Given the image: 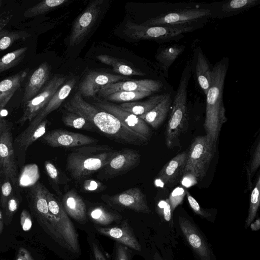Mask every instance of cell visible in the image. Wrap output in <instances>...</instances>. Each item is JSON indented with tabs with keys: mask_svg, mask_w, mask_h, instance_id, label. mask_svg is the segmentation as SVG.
Listing matches in <instances>:
<instances>
[{
	"mask_svg": "<svg viewBox=\"0 0 260 260\" xmlns=\"http://www.w3.org/2000/svg\"><path fill=\"white\" fill-rule=\"evenodd\" d=\"M68 112L77 114L107 137L122 144L142 145L149 140L130 129L110 113L86 102L79 91L64 105Z\"/></svg>",
	"mask_w": 260,
	"mask_h": 260,
	"instance_id": "6da1fadb",
	"label": "cell"
},
{
	"mask_svg": "<svg viewBox=\"0 0 260 260\" xmlns=\"http://www.w3.org/2000/svg\"><path fill=\"white\" fill-rule=\"evenodd\" d=\"M228 64V58L224 57L213 67L210 86L206 94V117L204 126L206 135L215 145L222 126L227 121L223 93Z\"/></svg>",
	"mask_w": 260,
	"mask_h": 260,
	"instance_id": "7a4b0ae2",
	"label": "cell"
},
{
	"mask_svg": "<svg viewBox=\"0 0 260 260\" xmlns=\"http://www.w3.org/2000/svg\"><path fill=\"white\" fill-rule=\"evenodd\" d=\"M118 151L108 145L72 148L67 158L66 170L75 180H81L104 169Z\"/></svg>",
	"mask_w": 260,
	"mask_h": 260,
	"instance_id": "3957f363",
	"label": "cell"
},
{
	"mask_svg": "<svg viewBox=\"0 0 260 260\" xmlns=\"http://www.w3.org/2000/svg\"><path fill=\"white\" fill-rule=\"evenodd\" d=\"M191 76V68L187 62L180 80L171 105V111L165 130V143L169 148L180 145L179 138L188 128L187 112V88Z\"/></svg>",
	"mask_w": 260,
	"mask_h": 260,
	"instance_id": "277c9868",
	"label": "cell"
},
{
	"mask_svg": "<svg viewBox=\"0 0 260 260\" xmlns=\"http://www.w3.org/2000/svg\"><path fill=\"white\" fill-rule=\"evenodd\" d=\"M199 25H157L148 26L127 21L124 27V34L134 40H148L166 43L177 40L184 35L192 32Z\"/></svg>",
	"mask_w": 260,
	"mask_h": 260,
	"instance_id": "5b68a950",
	"label": "cell"
},
{
	"mask_svg": "<svg viewBox=\"0 0 260 260\" xmlns=\"http://www.w3.org/2000/svg\"><path fill=\"white\" fill-rule=\"evenodd\" d=\"M46 188L39 182L30 186L26 194L29 206L38 218L45 225L52 238L66 249L59 220L49 210L46 198Z\"/></svg>",
	"mask_w": 260,
	"mask_h": 260,
	"instance_id": "8992f818",
	"label": "cell"
},
{
	"mask_svg": "<svg viewBox=\"0 0 260 260\" xmlns=\"http://www.w3.org/2000/svg\"><path fill=\"white\" fill-rule=\"evenodd\" d=\"M216 145L206 136L196 137L187 152L184 173H190L198 180L206 175L213 158Z\"/></svg>",
	"mask_w": 260,
	"mask_h": 260,
	"instance_id": "52a82bcc",
	"label": "cell"
},
{
	"mask_svg": "<svg viewBox=\"0 0 260 260\" xmlns=\"http://www.w3.org/2000/svg\"><path fill=\"white\" fill-rule=\"evenodd\" d=\"M209 9L195 8L175 10L151 18L142 24L157 25H200L211 15Z\"/></svg>",
	"mask_w": 260,
	"mask_h": 260,
	"instance_id": "ba28073f",
	"label": "cell"
},
{
	"mask_svg": "<svg viewBox=\"0 0 260 260\" xmlns=\"http://www.w3.org/2000/svg\"><path fill=\"white\" fill-rule=\"evenodd\" d=\"M66 77L55 75L40 93L23 105L22 116L16 121L20 126L28 121L30 122L46 106L57 90L64 83Z\"/></svg>",
	"mask_w": 260,
	"mask_h": 260,
	"instance_id": "9c48e42d",
	"label": "cell"
},
{
	"mask_svg": "<svg viewBox=\"0 0 260 260\" xmlns=\"http://www.w3.org/2000/svg\"><path fill=\"white\" fill-rule=\"evenodd\" d=\"M46 198L50 212L59 220L67 249L72 252H79L78 235L62 204L47 189L46 190Z\"/></svg>",
	"mask_w": 260,
	"mask_h": 260,
	"instance_id": "30bf717a",
	"label": "cell"
},
{
	"mask_svg": "<svg viewBox=\"0 0 260 260\" xmlns=\"http://www.w3.org/2000/svg\"><path fill=\"white\" fill-rule=\"evenodd\" d=\"M103 2V0L91 2L76 19L69 37L71 46L81 43L89 32L101 12Z\"/></svg>",
	"mask_w": 260,
	"mask_h": 260,
	"instance_id": "8fae6325",
	"label": "cell"
},
{
	"mask_svg": "<svg viewBox=\"0 0 260 260\" xmlns=\"http://www.w3.org/2000/svg\"><path fill=\"white\" fill-rule=\"evenodd\" d=\"M12 126L0 135V163L10 178L15 193L21 197L18 188V166L13 148Z\"/></svg>",
	"mask_w": 260,
	"mask_h": 260,
	"instance_id": "7c38bea8",
	"label": "cell"
},
{
	"mask_svg": "<svg viewBox=\"0 0 260 260\" xmlns=\"http://www.w3.org/2000/svg\"><path fill=\"white\" fill-rule=\"evenodd\" d=\"M95 105L100 109L114 115L130 129L149 140L151 129L148 125L139 116L123 110L119 105L106 101H98Z\"/></svg>",
	"mask_w": 260,
	"mask_h": 260,
	"instance_id": "4fadbf2b",
	"label": "cell"
},
{
	"mask_svg": "<svg viewBox=\"0 0 260 260\" xmlns=\"http://www.w3.org/2000/svg\"><path fill=\"white\" fill-rule=\"evenodd\" d=\"M42 140L52 147L74 148L95 144L97 139L88 136L63 129H54L45 133Z\"/></svg>",
	"mask_w": 260,
	"mask_h": 260,
	"instance_id": "5bb4252c",
	"label": "cell"
},
{
	"mask_svg": "<svg viewBox=\"0 0 260 260\" xmlns=\"http://www.w3.org/2000/svg\"><path fill=\"white\" fill-rule=\"evenodd\" d=\"M178 223L188 243L201 260H211V249L194 224L184 217L179 216Z\"/></svg>",
	"mask_w": 260,
	"mask_h": 260,
	"instance_id": "9a60e30c",
	"label": "cell"
},
{
	"mask_svg": "<svg viewBox=\"0 0 260 260\" xmlns=\"http://www.w3.org/2000/svg\"><path fill=\"white\" fill-rule=\"evenodd\" d=\"M187 152L180 153L168 161L159 172L155 180L158 187H171L180 180L185 167Z\"/></svg>",
	"mask_w": 260,
	"mask_h": 260,
	"instance_id": "2e32d148",
	"label": "cell"
},
{
	"mask_svg": "<svg viewBox=\"0 0 260 260\" xmlns=\"http://www.w3.org/2000/svg\"><path fill=\"white\" fill-rule=\"evenodd\" d=\"M127 79L120 75L109 73L91 72L87 74L80 83L79 91L82 96L93 97L107 85Z\"/></svg>",
	"mask_w": 260,
	"mask_h": 260,
	"instance_id": "e0dca14e",
	"label": "cell"
},
{
	"mask_svg": "<svg viewBox=\"0 0 260 260\" xmlns=\"http://www.w3.org/2000/svg\"><path fill=\"white\" fill-rule=\"evenodd\" d=\"M47 124V120L45 118L34 129L24 130L13 140V148L18 167L24 165L28 147L46 133Z\"/></svg>",
	"mask_w": 260,
	"mask_h": 260,
	"instance_id": "ac0fdd59",
	"label": "cell"
},
{
	"mask_svg": "<svg viewBox=\"0 0 260 260\" xmlns=\"http://www.w3.org/2000/svg\"><path fill=\"white\" fill-rule=\"evenodd\" d=\"M162 86L160 81L151 79L120 81L107 85L99 93L104 98L120 91H147L153 93L161 90Z\"/></svg>",
	"mask_w": 260,
	"mask_h": 260,
	"instance_id": "d6986e66",
	"label": "cell"
},
{
	"mask_svg": "<svg viewBox=\"0 0 260 260\" xmlns=\"http://www.w3.org/2000/svg\"><path fill=\"white\" fill-rule=\"evenodd\" d=\"M109 202L137 212L149 213L150 211L145 196L137 187L131 188L118 194L109 196Z\"/></svg>",
	"mask_w": 260,
	"mask_h": 260,
	"instance_id": "ffe728a7",
	"label": "cell"
},
{
	"mask_svg": "<svg viewBox=\"0 0 260 260\" xmlns=\"http://www.w3.org/2000/svg\"><path fill=\"white\" fill-rule=\"evenodd\" d=\"M76 83V79L72 78L64 83L55 93L46 106L30 122L26 131H31L37 127L48 114L57 109L68 97Z\"/></svg>",
	"mask_w": 260,
	"mask_h": 260,
	"instance_id": "44dd1931",
	"label": "cell"
},
{
	"mask_svg": "<svg viewBox=\"0 0 260 260\" xmlns=\"http://www.w3.org/2000/svg\"><path fill=\"white\" fill-rule=\"evenodd\" d=\"M98 232L135 250L141 251V246L136 238L127 221L124 220L119 226L96 228Z\"/></svg>",
	"mask_w": 260,
	"mask_h": 260,
	"instance_id": "7402d4cb",
	"label": "cell"
},
{
	"mask_svg": "<svg viewBox=\"0 0 260 260\" xmlns=\"http://www.w3.org/2000/svg\"><path fill=\"white\" fill-rule=\"evenodd\" d=\"M140 160V155L137 151L129 149H123L118 151L104 169L108 173L116 174L132 168Z\"/></svg>",
	"mask_w": 260,
	"mask_h": 260,
	"instance_id": "603a6c76",
	"label": "cell"
},
{
	"mask_svg": "<svg viewBox=\"0 0 260 260\" xmlns=\"http://www.w3.org/2000/svg\"><path fill=\"white\" fill-rule=\"evenodd\" d=\"M50 72L48 64L43 62L34 72L25 87L22 103L24 105L34 98L47 80Z\"/></svg>",
	"mask_w": 260,
	"mask_h": 260,
	"instance_id": "cb8c5ba5",
	"label": "cell"
},
{
	"mask_svg": "<svg viewBox=\"0 0 260 260\" xmlns=\"http://www.w3.org/2000/svg\"><path fill=\"white\" fill-rule=\"evenodd\" d=\"M195 74L199 86L206 95L211 82L212 71L209 62L200 47L194 49Z\"/></svg>",
	"mask_w": 260,
	"mask_h": 260,
	"instance_id": "d4e9b609",
	"label": "cell"
},
{
	"mask_svg": "<svg viewBox=\"0 0 260 260\" xmlns=\"http://www.w3.org/2000/svg\"><path fill=\"white\" fill-rule=\"evenodd\" d=\"M62 205L66 213L75 220L84 222L86 220V206L76 190L67 192L62 197Z\"/></svg>",
	"mask_w": 260,
	"mask_h": 260,
	"instance_id": "484cf974",
	"label": "cell"
},
{
	"mask_svg": "<svg viewBox=\"0 0 260 260\" xmlns=\"http://www.w3.org/2000/svg\"><path fill=\"white\" fill-rule=\"evenodd\" d=\"M171 93H166L165 98L152 110L139 116L152 128H158L166 119L172 103Z\"/></svg>",
	"mask_w": 260,
	"mask_h": 260,
	"instance_id": "4316f807",
	"label": "cell"
},
{
	"mask_svg": "<svg viewBox=\"0 0 260 260\" xmlns=\"http://www.w3.org/2000/svg\"><path fill=\"white\" fill-rule=\"evenodd\" d=\"M185 47L182 44H171L162 48L155 55L165 76L168 77V71L176 59L183 53Z\"/></svg>",
	"mask_w": 260,
	"mask_h": 260,
	"instance_id": "83f0119b",
	"label": "cell"
},
{
	"mask_svg": "<svg viewBox=\"0 0 260 260\" xmlns=\"http://www.w3.org/2000/svg\"><path fill=\"white\" fill-rule=\"evenodd\" d=\"M166 94V93L156 94L142 102L123 103L119 106L126 111L140 116L152 110L165 98Z\"/></svg>",
	"mask_w": 260,
	"mask_h": 260,
	"instance_id": "f1b7e54d",
	"label": "cell"
},
{
	"mask_svg": "<svg viewBox=\"0 0 260 260\" xmlns=\"http://www.w3.org/2000/svg\"><path fill=\"white\" fill-rule=\"evenodd\" d=\"M96 58L103 63L110 66L113 71L122 76H144L145 73L132 67L121 59L109 55H99Z\"/></svg>",
	"mask_w": 260,
	"mask_h": 260,
	"instance_id": "f546056e",
	"label": "cell"
},
{
	"mask_svg": "<svg viewBox=\"0 0 260 260\" xmlns=\"http://www.w3.org/2000/svg\"><path fill=\"white\" fill-rule=\"evenodd\" d=\"M69 2L68 0H44L27 9L23 13L26 18H33L48 13Z\"/></svg>",
	"mask_w": 260,
	"mask_h": 260,
	"instance_id": "4dcf8cb0",
	"label": "cell"
},
{
	"mask_svg": "<svg viewBox=\"0 0 260 260\" xmlns=\"http://www.w3.org/2000/svg\"><path fill=\"white\" fill-rule=\"evenodd\" d=\"M259 0H232L222 5L221 13L223 17L235 15L259 4Z\"/></svg>",
	"mask_w": 260,
	"mask_h": 260,
	"instance_id": "1f68e13d",
	"label": "cell"
},
{
	"mask_svg": "<svg viewBox=\"0 0 260 260\" xmlns=\"http://www.w3.org/2000/svg\"><path fill=\"white\" fill-rule=\"evenodd\" d=\"M26 75L27 72L25 71H21L2 80L0 81V91L12 96Z\"/></svg>",
	"mask_w": 260,
	"mask_h": 260,
	"instance_id": "d6a6232c",
	"label": "cell"
},
{
	"mask_svg": "<svg viewBox=\"0 0 260 260\" xmlns=\"http://www.w3.org/2000/svg\"><path fill=\"white\" fill-rule=\"evenodd\" d=\"M152 92L147 91H120L106 96L108 100L117 102H132L149 96Z\"/></svg>",
	"mask_w": 260,
	"mask_h": 260,
	"instance_id": "836d02e7",
	"label": "cell"
},
{
	"mask_svg": "<svg viewBox=\"0 0 260 260\" xmlns=\"http://www.w3.org/2000/svg\"><path fill=\"white\" fill-rule=\"evenodd\" d=\"M27 47H24L10 52L0 58V73L17 66L24 57Z\"/></svg>",
	"mask_w": 260,
	"mask_h": 260,
	"instance_id": "e575fe53",
	"label": "cell"
},
{
	"mask_svg": "<svg viewBox=\"0 0 260 260\" xmlns=\"http://www.w3.org/2000/svg\"><path fill=\"white\" fill-rule=\"evenodd\" d=\"M89 216L95 223L103 225H108L119 220V215L107 210L102 206L95 207L89 211Z\"/></svg>",
	"mask_w": 260,
	"mask_h": 260,
	"instance_id": "d590c367",
	"label": "cell"
},
{
	"mask_svg": "<svg viewBox=\"0 0 260 260\" xmlns=\"http://www.w3.org/2000/svg\"><path fill=\"white\" fill-rule=\"evenodd\" d=\"M260 204V176L258 175L250 199L249 208L246 220L245 227L248 228L256 216Z\"/></svg>",
	"mask_w": 260,
	"mask_h": 260,
	"instance_id": "8d00e7d4",
	"label": "cell"
},
{
	"mask_svg": "<svg viewBox=\"0 0 260 260\" xmlns=\"http://www.w3.org/2000/svg\"><path fill=\"white\" fill-rule=\"evenodd\" d=\"M62 121L66 126L76 129L91 130L95 128L86 119L73 112H68L63 114Z\"/></svg>",
	"mask_w": 260,
	"mask_h": 260,
	"instance_id": "74e56055",
	"label": "cell"
},
{
	"mask_svg": "<svg viewBox=\"0 0 260 260\" xmlns=\"http://www.w3.org/2000/svg\"><path fill=\"white\" fill-rule=\"evenodd\" d=\"M14 192L12 183L0 163V204L4 210L8 199Z\"/></svg>",
	"mask_w": 260,
	"mask_h": 260,
	"instance_id": "f35d334b",
	"label": "cell"
},
{
	"mask_svg": "<svg viewBox=\"0 0 260 260\" xmlns=\"http://www.w3.org/2000/svg\"><path fill=\"white\" fill-rule=\"evenodd\" d=\"M30 35L25 31H0V51L10 47L17 40H25Z\"/></svg>",
	"mask_w": 260,
	"mask_h": 260,
	"instance_id": "ab89813d",
	"label": "cell"
},
{
	"mask_svg": "<svg viewBox=\"0 0 260 260\" xmlns=\"http://www.w3.org/2000/svg\"><path fill=\"white\" fill-rule=\"evenodd\" d=\"M260 166V140L259 137L254 145L252 152L251 153L248 164L246 168L248 185L251 187V179Z\"/></svg>",
	"mask_w": 260,
	"mask_h": 260,
	"instance_id": "60d3db41",
	"label": "cell"
},
{
	"mask_svg": "<svg viewBox=\"0 0 260 260\" xmlns=\"http://www.w3.org/2000/svg\"><path fill=\"white\" fill-rule=\"evenodd\" d=\"M186 190L185 187L181 186H177L172 190L168 199L172 212L182 203Z\"/></svg>",
	"mask_w": 260,
	"mask_h": 260,
	"instance_id": "b9f144b4",
	"label": "cell"
},
{
	"mask_svg": "<svg viewBox=\"0 0 260 260\" xmlns=\"http://www.w3.org/2000/svg\"><path fill=\"white\" fill-rule=\"evenodd\" d=\"M186 196L188 204L193 211L197 215L205 218L208 220H211L212 214L207 210L201 208L197 200L186 190Z\"/></svg>",
	"mask_w": 260,
	"mask_h": 260,
	"instance_id": "7bdbcfd3",
	"label": "cell"
},
{
	"mask_svg": "<svg viewBox=\"0 0 260 260\" xmlns=\"http://www.w3.org/2000/svg\"><path fill=\"white\" fill-rule=\"evenodd\" d=\"M21 197L14 192L8 199L4 209L8 217H11L16 213L20 203Z\"/></svg>",
	"mask_w": 260,
	"mask_h": 260,
	"instance_id": "ee69618b",
	"label": "cell"
},
{
	"mask_svg": "<svg viewBox=\"0 0 260 260\" xmlns=\"http://www.w3.org/2000/svg\"><path fill=\"white\" fill-rule=\"evenodd\" d=\"M44 167L48 177L54 184L58 185L64 183L61 179L59 171L51 161H46Z\"/></svg>",
	"mask_w": 260,
	"mask_h": 260,
	"instance_id": "f6af8a7d",
	"label": "cell"
},
{
	"mask_svg": "<svg viewBox=\"0 0 260 260\" xmlns=\"http://www.w3.org/2000/svg\"><path fill=\"white\" fill-rule=\"evenodd\" d=\"M20 222L24 231H28L32 226V219L29 213L26 209H23L20 216Z\"/></svg>",
	"mask_w": 260,
	"mask_h": 260,
	"instance_id": "bcb514c9",
	"label": "cell"
},
{
	"mask_svg": "<svg viewBox=\"0 0 260 260\" xmlns=\"http://www.w3.org/2000/svg\"><path fill=\"white\" fill-rule=\"evenodd\" d=\"M158 208L162 209V213L165 219L169 221L171 219L172 211L168 200V199L166 200H160L157 205Z\"/></svg>",
	"mask_w": 260,
	"mask_h": 260,
	"instance_id": "7dc6e473",
	"label": "cell"
},
{
	"mask_svg": "<svg viewBox=\"0 0 260 260\" xmlns=\"http://www.w3.org/2000/svg\"><path fill=\"white\" fill-rule=\"evenodd\" d=\"M180 181L183 187L187 188L195 185L198 182L196 177L190 173L183 174Z\"/></svg>",
	"mask_w": 260,
	"mask_h": 260,
	"instance_id": "c3c4849f",
	"label": "cell"
},
{
	"mask_svg": "<svg viewBox=\"0 0 260 260\" xmlns=\"http://www.w3.org/2000/svg\"><path fill=\"white\" fill-rule=\"evenodd\" d=\"M82 186L86 191H93L99 190L103 186V184L99 181L90 179L85 180Z\"/></svg>",
	"mask_w": 260,
	"mask_h": 260,
	"instance_id": "681fc988",
	"label": "cell"
},
{
	"mask_svg": "<svg viewBox=\"0 0 260 260\" xmlns=\"http://www.w3.org/2000/svg\"><path fill=\"white\" fill-rule=\"evenodd\" d=\"M129 254L126 249L122 245L117 246L115 260H129Z\"/></svg>",
	"mask_w": 260,
	"mask_h": 260,
	"instance_id": "f907efd6",
	"label": "cell"
},
{
	"mask_svg": "<svg viewBox=\"0 0 260 260\" xmlns=\"http://www.w3.org/2000/svg\"><path fill=\"white\" fill-rule=\"evenodd\" d=\"M12 17L11 11L4 12L0 14V31L8 23Z\"/></svg>",
	"mask_w": 260,
	"mask_h": 260,
	"instance_id": "816d5d0a",
	"label": "cell"
},
{
	"mask_svg": "<svg viewBox=\"0 0 260 260\" xmlns=\"http://www.w3.org/2000/svg\"><path fill=\"white\" fill-rule=\"evenodd\" d=\"M16 260H34L29 252L23 247H20L18 251Z\"/></svg>",
	"mask_w": 260,
	"mask_h": 260,
	"instance_id": "f5cc1de1",
	"label": "cell"
},
{
	"mask_svg": "<svg viewBox=\"0 0 260 260\" xmlns=\"http://www.w3.org/2000/svg\"><path fill=\"white\" fill-rule=\"evenodd\" d=\"M92 250L95 260H106L99 247L95 243L92 244Z\"/></svg>",
	"mask_w": 260,
	"mask_h": 260,
	"instance_id": "db71d44e",
	"label": "cell"
},
{
	"mask_svg": "<svg viewBox=\"0 0 260 260\" xmlns=\"http://www.w3.org/2000/svg\"><path fill=\"white\" fill-rule=\"evenodd\" d=\"M11 126L12 124L4 118L0 112V135L6 129Z\"/></svg>",
	"mask_w": 260,
	"mask_h": 260,
	"instance_id": "11a10c76",
	"label": "cell"
},
{
	"mask_svg": "<svg viewBox=\"0 0 260 260\" xmlns=\"http://www.w3.org/2000/svg\"><path fill=\"white\" fill-rule=\"evenodd\" d=\"M12 96L0 91V110L3 109Z\"/></svg>",
	"mask_w": 260,
	"mask_h": 260,
	"instance_id": "9f6ffc18",
	"label": "cell"
},
{
	"mask_svg": "<svg viewBox=\"0 0 260 260\" xmlns=\"http://www.w3.org/2000/svg\"><path fill=\"white\" fill-rule=\"evenodd\" d=\"M4 229V222L2 211L0 209V234H2Z\"/></svg>",
	"mask_w": 260,
	"mask_h": 260,
	"instance_id": "6f0895ef",
	"label": "cell"
},
{
	"mask_svg": "<svg viewBox=\"0 0 260 260\" xmlns=\"http://www.w3.org/2000/svg\"><path fill=\"white\" fill-rule=\"evenodd\" d=\"M153 260H166L162 258L157 253H155L154 255Z\"/></svg>",
	"mask_w": 260,
	"mask_h": 260,
	"instance_id": "680465c9",
	"label": "cell"
},
{
	"mask_svg": "<svg viewBox=\"0 0 260 260\" xmlns=\"http://www.w3.org/2000/svg\"><path fill=\"white\" fill-rule=\"evenodd\" d=\"M1 5H2V1H0V7H1Z\"/></svg>",
	"mask_w": 260,
	"mask_h": 260,
	"instance_id": "91938a15",
	"label": "cell"
}]
</instances>
